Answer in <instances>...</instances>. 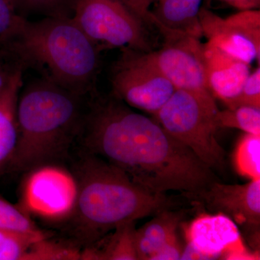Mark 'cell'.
<instances>
[{
	"mask_svg": "<svg viewBox=\"0 0 260 260\" xmlns=\"http://www.w3.org/2000/svg\"><path fill=\"white\" fill-rule=\"evenodd\" d=\"M79 140L84 151L155 194H195L218 180L213 169L154 118L135 112L114 95L95 91L89 96Z\"/></svg>",
	"mask_w": 260,
	"mask_h": 260,
	"instance_id": "6da1fadb",
	"label": "cell"
},
{
	"mask_svg": "<svg viewBox=\"0 0 260 260\" xmlns=\"http://www.w3.org/2000/svg\"><path fill=\"white\" fill-rule=\"evenodd\" d=\"M73 172L78 183V197L70 220L85 247L121 224L179 205L176 198L147 190L120 169L85 151Z\"/></svg>",
	"mask_w": 260,
	"mask_h": 260,
	"instance_id": "7a4b0ae2",
	"label": "cell"
},
{
	"mask_svg": "<svg viewBox=\"0 0 260 260\" xmlns=\"http://www.w3.org/2000/svg\"><path fill=\"white\" fill-rule=\"evenodd\" d=\"M88 99L43 78L28 83L19 95L18 142L10 167L27 172L64 158L79 140Z\"/></svg>",
	"mask_w": 260,
	"mask_h": 260,
	"instance_id": "3957f363",
	"label": "cell"
},
{
	"mask_svg": "<svg viewBox=\"0 0 260 260\" xmlns=\"http://www.w3.org/2000/svg\"><path fill=\"white\" fill-rule=\"evenodd\" d=\"M24 71L34 69L42 78L88 97L95 90L101 49L71 17L24 18L18 31L3 47Z\"/></svg>",
	"mask_w": 260,
	"mask_h": 260,
	"instance_id": "277c9868",
	"label": "cell"
},
{
	"mask_svg": "<svg viewBox=\"0 0 260 260\" xmlns=\"http://www.w3.org/2000/svg\"><path fill=\"white\" fill-rule=\"evenodd\" d=\"M218 110L210 92L176 89L153 116L171 136L210 169H222L225 153L215 138Z\"/></svg>",
	"mask_w": 260,
	"mask_h": 260,
	"instance_id": "5b68a950",
	"label": "cell"
},
{
	"mask_svg": "<svg viewBox=\"0 0 260 260\" xmlns=\"http://www.w3.org/2000/svg\"><path fill=\"white\" fill-rule=\"evenodd\" d=\"M71 18L101 50H153L151 28L120 0H75Z\"/></svg>",
	"mask_w": 260,
	"mask_h": 260,
	"instance_id": "8992f818",
	"label": "cell"
},
{
	"mask_svg": "<svg viewBox=\"0 0 260 260\" xmlns=\"http://www.w3.org/2000/svg\"><path fill=\"white\" fill-rule=\"evenodd\" d=\"M26 173L19 191V208L30 218L49 223L69 220L78 197L73 172L57 164H47Z\"/></svg>",
	"mask_w": 260,
	"mask_h": 260,
	"instance_id": "52a82bcc",
	"label": "cell"
},
{
	"mask_svg": "<svg viewBox=\"0 0 260 260\" xmlns=\"http://www.w3.org/2000/svg\"><path fill=\"white\" fill-rule=\"evenodd\" d=\"M121 52L111 75L112 95L130 107L153 115L170 99L175 87L145 59L144 52L129 49Z\"/></svg>",
	"mask_w": 260,
	"mask_h": 260,
	"instance_id": "ba28073f",
	"label": "cell"
},
{
	"mask_svg": "<svg viewBox=\"0 0 260 260\" xmlns=\"http://www.w3.org/2000/svg\"><path fill=\"white\" fill-rule=\"evenodd\" d=\"M164 44L158 50L143 53L147 61L160 72L176 89L210 92L207 83L200 39L183 32L165 30Z\"/></svg>",
	"mask_w": 260,
	"mask_h": 260,
	"instance_id": "9c48e42d",
	"label": "cell"
},
{
	"mask_svg": "<svg viewBox=\"0 0 260 260\" xmlns=\"http://www.w3.org/2000/svg\"><path fill=\"white\" fill-rule=\"evenodd\" d=\"M191 204L203 207L213 213H222L240 224L257 238L260 224V179L244 184L210 183L195 194L182 196Z\"/></svg>",
	"mask_w": 260,
	"mask_h": 260,
	"instance_id": "30bf717a",
	"label": "cell"
},
{
	"mask_svg": "<svg viewBox=\"0 0 260 260\" xmlns=\"http://www.w3.org/2000/svg\"><path fill=\"white\" fill-rule=\"evenodd\" d=\"M186 244L206 259H259V254L247 250L237 224L222 213L200 215L184 228Z\"/></svg>",
	"mask_w": 260,
	"mask_h": 260,
	"instance_id": "8fae6325",
	"label": "cell"
},
{
	"mask_svg": "<svg viewBox=\"0 0 260 260\" xmlns=\"http://www.w3.org/2000/svg\"><path fill=\"white\" fill-rule=\"evenodd\" d=\"M203 56L208 90L228 106L237 96L250 74V64L214 47L203 44Z\"/></svg>",
	"mask_w": 260,
	"mask_h": 260,
	"instance_id": "7c38bea8",
	"label": "cell"
},
{
	"mask_svg": "<svg viewBox=\"0 0 260 260\" xmlns=\"http://www.w3.org/2000/svg\"><path fill=\"white\" fill-rule=\"evenodd\" d=\"M199 18L203 36L210 44L246 64H251L256 59L259 61L260 46L226 18L203 8L200 9Z\"/></svg>",
	"mask_w": 260,
	"mask_h": 260,
	"instance_id": "4fadbf2b",
	"label": "cell"
},
{
	"mask_svg": "<svg viewBox=\"0 0 260 260\" xmlns=\"http://www.w3.org/2000/svg\"><path fill=\"white\" fill-rule=\"evenodd\" d=\"M158 6L151 12L155 28L161 34L164 30L183 32L201 39L200 22L202 0H158Z\"/></svg>",
	"mask_w": 260,
	"mask_h": 260,
	"instance_id": "5bb4252c",
	"label": "cell"
},
{
	"mask_svg": "<svg viewBox=\"0 0 260 260\" xmlns=\"http://www.w3.org/2000/svg\"><path fill=\"white\" fill-rule=\"evenodd\" d=\"M23 72L18 70L0 95V174L11 161L18 142L17 106L23 87Z\"/></svg>",
	"mask_w": 260,
	"mask_h": 260,
	"instance_id": "9a60e30c",
	"label": "cell"
},
{
	"mask_svg": "<svg viewBox=\"0 0 260 260\" xmlns=\"http://www.w3.org/2000/svg\"><path fill=\"white\" fill-rule=\"evenodd\" d=\"M185 215L184 210L177 208L162 210L154 215L148 223L136 229L135 242L139 259L150 260L166 241L177 232Z\"/></svg>",
	"mask_w": 260,
	"mask_h": 260,
	"instance_id": "2e32d148",
	"label": "cell"
},
{
	"mask_svg": "<svg viewBox=\"0 0 260 260\" xmlns=\"http://www.w3.org/2000/svg\"><path fill=\"white\" fill-rule=\"evenodd\" d=\"M112 235L103 237L93 245L82 249L83 260L139 259L135 242V221L121 224Z\"/></svg>",
	"mask_w": 260,
	"mask_h": 260,
	"instance_id": "e0dca14e",
	"label": "cell"
},
{
	"mask_svg": "<svg viewBox=\"0 0 260 260\" xmlns=\"http://www.w3.org/2000/svg\"><path fill=\"white\" fill-rule=\"evenodd\" d=\"M217 127L234 128L246 134L260 135V108L241 106L218 110L215 116Z\"/></svg>",
	"mask_w": 260,
	"mask_h": 260,
	"instance_id": "ac0fdd59",
	"label": "cell"
},
{
	"mask_svg": "<svg viewBox=\"0 0 260 260\" xmlns=\"http://www.w3.org/2000/svg\"><path fill=\"white\" fill-rule=\"evenodd\" d=\"M49 237L43 232L0 230V260H25L32 244Z\"/></svg>",
	"mask_w": 260,
	"mask_h": 260,
	"instance_id": "d6986e66",
	"label": "cell"
},
{
	"mask_svg": "<svg viewBox=\"0 0 260 260\" xmlns=\"http://www.w3.org/2000/svg\"><path fill=\"white\" fill-rule=\"evenodd\" d=\"M234 162L238 172L244 177L260 179V135L243 137L236 150Z\"/></svg>",
	"mask_w": 260,
	"mask_h": 260,
	"instance_id": "ffe728a7",
	"label": "cell"
},
{
	"mask_svg": "<svg viewBox=\"0 0 260 260\" xmlns=\"http://www.w3.org/2000/svg\"><path fill=\"white\" fill-rule=\"evenodd\" d=\"M81 254L79 246L47 237L32 244L25 260H78L81 259Z\"/></svg>",
	"mask_w": 260,
	"mask_h": 260,
	"instance_id": "44dd1931",
	"label": "cell"
},
{
	"mask_svg": "<svg viewBox=\"0 0 260 260\" xmlns=\"http://www.w3.org/2000/svg\"><path fill=\"white\" fill-rule=\"evenodd\" d=\"M19 14L71 17L75 0H10ZM23 16V15H22Z\"/></svg>",
	"mask_w": 260,
	"mask_h": 260,
	"instance_id": "7402d4cb",
	"label": "cell"
},
{
	"mask_svg": "<svg viewBox=\"0 0 260 260\" xmlns=\"http://www.w3.org/2000/svg\"><path fill=\"white\" fill-rule=\"evenodd\" d=\"M0 230L36 233L42 232L30 217L18 205L0 197Z\"/></svg>",
	"mask_w": 260,
	"mask_h": 260,
	"instance_id": "603a6c76",
	"label": "cell"
},
{
	"mask_svg": "<svg viewBox=\"0 0 260 260\" xmlns=\"http://www.w3.org/2000/svg\"><path fill=\"white\" fill-rule=\"evenodd\" d=\"M24 18L10 0H0V49L13 39Z\"/></svg>",
	"mask_w": 260,
	"mask_h": 260,
	"instance_id": "cb8c5ba5",
	"label": "cell"
},
{
	"mask_svg": "<svg viewBox=\"0 0 260 260\" xmlns=\"http://www.w3.org/2000/svg\"><path fill=\"white\" fill-rule=\"evenodd\" d=\"M241 106L260 108L259 67L249 74L237 96L227 107L234 109Z\"/></svg>",
	"mask_w": 260,
	"mask_h": 260,
	"instance_id": "d4e9b609",
	"label": "cell"
},
{
	"mask_svg": "<svg viewBox=\"0 0 260 260\" xmlns=\"http://www.w3.org/2000/svg\"><path fill=\"white\" fill-rule=\"evenodd\" d=\"M227 20L242 30L256 45L260 46V12L257 10H241Z\"/></svg>",
	"mask_w": 260,
	"mask_h": 260,
	"instance_id": "484cf974",
	"label": "cell"
},
{
	"mask_svg": "<svg viewBox=\"0 0 260 260\" xmlns=\"http://www.w3.org/2000/svg\"><path fill=\"white\" fill-rule=\"evenodd\" d=\"M183 248L181 246L177 232L174 233L166 242L150 258V260L180 259Z\"/></svg>",
	"mask_w": 260,
	"mask_h": 260,
	"instance_id": "4316f807",
	"label": "cell"
},
{
	"mask_svg": "<svg viewBox=\"0 0 260 260\" xmlns=\"http://www.w3.org/2000/svg\"><path fill=\"white\" fill-rule=\"evenodd\" d=\"M20 69L23 70V68L11 56L3 49H0V95L7 88L15 73Z\"/></svg>",
	"mask_w": 260,
	"mask_h": 260,
	"instance_id": "83f0119b",
	"label": "cell"
},
{
	"mask_svg": "<svg viewBox=\"0 0 260 260\" xmlns=\"http://www.w3.org/2000/svg\"><path fill=\"white\" fill-rule=\"evenodd\" d=\"M135 14L141 18L150 28H155V20L150 11V0H120Z\"/></svg>",
	"mask_w": 260,
	"mask_h": 260,
	"instance_id": "f1b7e54d",
	"label": "cell"
},
{
	"mask_svg": "<svg viewBox=\"0 0 260 260\" xmlns=\"http://www.w3.org/2000/svg\"><path fill=\"white\" fill-rule=\"evenodd\" d=\"M260 0H240L239 10H255L259 8Z\"/></svg>",
	"mask_w": 260,
	"mask_h": 260,
	"instance_id": "f546056e",
	"label": "cell"
},
{
	"mask_svg": "<svg viewBox=\"0 0 260 260\" xmlns=\"http://www.w3.org/2000/svg\"><path fill=\"white\" fill-rule=\"evenodd\" d=\"M220 1L225 2L227 4L230 5L231 6L239 9V1L240 0H220Z\"/></svg>",
	"mask_w": 260,
	"mask_h": 260,
	"instance_id": "4dcf8cb0",
	"label": "cell"
},
{
	"mask_svg": "<svg viewBox=\"0 0 260 260\" xmlns=\"http://www.w3.org/2000/svg\"><path fill=\"white\" fill-rule=\"evenodd\" d=\"M158 0H150V2H151L152 4H153V3H155V2H157Z\"/></svg>",
	"mask_w": 260,
	"mask_h": 260,
	"instance_id": "1f68e13d",
	"label": "cell"
}]
</instances>
